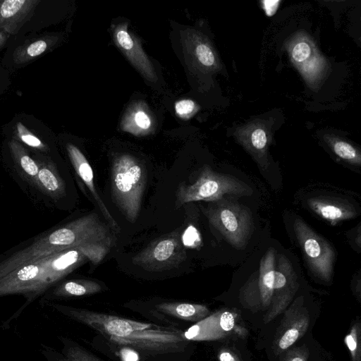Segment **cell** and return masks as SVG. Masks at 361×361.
Masks as SVG:
<instances>
[{"label":"cell","instance_id":"cell-29","mask_svg":"<svg viewBox=\"0 0 361 361\" xmlns=\"http://www.w3.org/2000/svg\"><path fill=\"white\" fill-rule=\"evenodd\" d=\"M20 137L22 140L30 146L36 147L42 145L41 141L32 134L23 133Z\"/></svg>","mask_w":361,"mask_h":361},{"label":"cell","instance_id":"cell-28","mask_svg":"<svg viewBox=\"0 0 361 361\" xmlns=\"http://www.w3.org/2000/svg\"><path fill=\"white\" fill-rule=\"evenodd\" d=\"M218 358L219 361H240L238 356L228 349H221L218 354Z\"/></svg>","mask_w":361,"mask_h":361},{"label":"cell","instance_id":"cell-11","mask_svg":"<svg viewBox=\"0 0 361 361\" xmlns=\"http://www.w3.org/2000/svg\"><path fill=\"white\" fill-rule=\"evenodd\" d=\"M114 39L129 61L147 80L154 81V67L142 49L139 40L128 30V23H121L113 30Z\"/></svg>","mask_w":361,"mask_h":361},{"label":"cell","instance_id":"cell-17","mask_svg":"<svg viewBox=\"0 0 361 361\" xmlns=\"http://www.w3.org/2000/svg\"><path fill=\"white\" fill-rule=\"evenodd\" d=\"M157 309L171 317L195 322L203 319L209 313L205 305L188 302H162L157 305Z\"/></svg>","mask_w":361,"mask_h":361},{"label":"cell","instance_id":"cell-26","mask_svg":"<svg viewBox=\"0 0 361 361\" xmlns=\"http://www.w3.org/2000/svg\"><path fill=\"white\" fill-rule=\"evenodd\" d=\"M47 46V43L44 41L38 40L27 47V53L30 56H37L46 50Z\"/></svg>","mask_w":361,"mask_h":361},{"label":"cell","instance_id":"cell-19","mask_svg":"<svg viewBox=\"0 0 361 361\" xmlns=\"http://www.w3.org/2000/svg\"><path fill=\"white\" fill-rule=\"evenodd\" d=\"M189 54L201 66L210 68L214 66L216 59L209 45L202 41H195L188 45Z\"/></svg>","mask_w":361,"mask_h":361},{"label":"cell","instance_id":"cell-25","mask_svg":"<svg viewBox=\"0 0 361 361\" xmlns=\"http://www.w3.org/2000/svg\"><path fill=\"white\" fill-rule=\"evenodd\" d=\"M308 352L306 348H295L286 355L283 361H307Z\"/></svg>","mask_w":361,"mask_h":361},{"label":"cell","instance_id":"cell-4","mask_svg":"<svg viewBox=\"0 0 361 361\" xmlns=\"http://www.w3.org/2000/svg\"><path fill=\"white\" fill-rule=\"evenodd\" d=\"M252 188L238 178L222 174L204 166L197 180L191 185L180 184L176 194V207L196 202H216L226 195L248 196L252 194Z\"/></svg>","mask_w":361,"mask_h":361},{"label":"cell","instance_id":"cell-12","mask_svg":"<svg viewBox=\"0 0 361 361\" xmlns=\"http://www.w3.org/2000/svg\"><path fill=\"white\" fill-rule=\"evenodd\" d=\"M66 148L76 173L88 188L106 220L113 229L118 230L117 222L114 220L96 190L94 173L89 161L82 152L75 145L68 144Z\"/></svg>","mask_w":361,"mask_h":361},{"label":"cell","instance_id":"cell-18","mask_svg":"<svg viewBox=\"0 0 361 361\" xmlns=\"http://www.w3.org/2000/svg\"><path fill=\"white\" fill-rule=\"evenodd\" d=\"M152 118L147 109L142 104H136L126 114L121 123L123 130L135 135H145L152 129Z\"/></svg>","mask_w":361,"mask_h":361},{"label":"cell","instance_id":"cell-13","mask_svg":"<svg viewBox=\"0 0 361 361\" xmlns=\"http://www.w3.org/2000/svg\"><path fill=\"white\" fill-rule=\"evenodd\" d=\"M307 203L315 214L331 225L353 219L357 214L352 204L335 198L315 197L308 199Z\"/></svg>","mask_w":361,"mask_h":361},{"label":"cell","instance_id":"cell-30","mask_svg":"<svg viewBox=\"0 0 361 361\" xmlns=\"http://www.w3.org/2000/svg\"><path fill=\"white\" fill-rule=\"evenodd\" d=\"M279 1H263V6L264 11L267 16H272L276 12Z\"/></svg>","mask_w":361,"mask_h":361},{"label":"cell","instance_id":"cell-15","mask_svg":"<svg viewBox=\"0 0 361 361\" xmlns=\"http://www.w3.org/2000/svg\"><path fill=\"white\" fill-rule=\"evenodd\" d=\"M101 285L94 281L74 279L57 283L41 297L40 301L54 302L57 300L87 296L102 291Z\"/></svg>","mask_w":361,"mask_h":361},{"label":"cell","instance_id":"cell-1","mask_svg":"<svg viewBox=\"0 0 361 361\" xmlns=\"http://www.w3.org/2000/svg\"><path fill=\"white\" fill-rule=\"evenodd\" d=\"M39 303L94 329L114 343L135 350L149 353H166L177 350L179 343L184 341L183 333L179 331L55 302L42 300Z\"/></svg>","mask_w":361,"mask_h":361},{"label":"cell","instance_id":"cell-8","mask_svg":"<svg viewBox=\"0 0 361 361\" xmlns=\"http://www.w3.org/2000/svg\"><path fill=\"white\" fill-rule=\"evenodd\" d=\"M275 259L276 250L270 247L261 259L257 275L254 274V278H251L244 286L241 298L250 308H268L271 305L273 299L286 290H276Z\"/></svg>","mask_w":361,"mask_h":361},{"label":"cell","instance_id":"cell-5","mask_svg":"<svg viewBox=\"0 0 361 361\" xmlns=\"http://www.w3.org/2000/svg\"><path fill=\"white\" fill-rule=\"evenodd\" d=\"M204 213L231 245L238 250L245 248L253 231V220L249 209L223 197L209 204Z\"/></svg>","mask_w":361,"mask_h":361},{"label":"cell","instance_id":"cell-7","mask_svg":"<svg viewBox=\"0 0 361 361\" xmlns=\"http://www.w3.org/2000/svg\"><path fill=\"white\" fill-rule=\"evenodd\" d=\"M187 255L178 232L153 240L132 258L133 264L149 271H162L178 267Z\"/></svg>","mask_w":361,"mask_h":361},{"label":"cell","instance_id":"cell-16","mask_svg":"<svg viewBox=\"0 0 361 361\" xmlns=\"http://www.w3.org/2000/svg\"><path fill=\"white\" fill-rule=\"evenodd\" d=\"M37 188L53 200L61 198L66 192L65 183L54 167L49 164H38Z\"/></svg>","mask_w":361,"mask_h":361},{"label":"cell","instance_id":"cell-2","mask_svg":"<svg viewBox=\"0 0 361 361\" xmlns=\"http://www.w3.org/2000/svg\"><path fill=\"white\" fill-rule=\"evenodd\" d=\"M89 260L79 249L71 248L22 265L0 279V297L20 295L22 306L1 328L7 329L32 302L56 285L66 276Z\"/></svg>","mask_w":361,"mask_h":361},{"label":"cell","instance_id":"cell-22","mask_svg":"<svg viewBox=\"0 0 361 361\" xmlns=\"http://www.w3.org/2000/svg\"><path fill=\"white\" fill-rule=\"evenodd\" d=\"M27 3L25 1L20 0H7L1 2L0 16L2 19H8L20 11L24 4Z\"/></svg>","mask_w":361,"mask_h":361},{"label":"cell","instance_id":"cell-9","mask_svg":"<svg viewBox=\"0 0 361 361\" xmlns=\"http://www.w3.org/2000/svg\"><path fill=\"white\" fill-rule=\"evenodd\" d=\"M232 333L243 336V328L237 325L233 312L220 310L196 322L183 336L189 341H212L224 338Z\"/></svg>","mask_w":361,"mask_h":361},{"label":"cell","instance_id":"cell-14","mask_svg":"<svg viewBox=\"0 0 361 361\" xmlns=\"http://www.w3.org/2000/svg\"><path fill=\"white\" fill-rule=\"evenodd\" d=\"M61 348L57 349L41 343L39 351L47 361H103L73 340L59 337Z\"/></svg>","mask_w":361,"mask_h":361},{"label":"cell","instance_id":"cell-3","mask_svg":"<svg viewBox=\"0 0 361 361\" xmlns=\"http://www.w3.org/2000/svg\"><path fill=\"white\" fill-rule=\"evenodd\" d=\"M146 180L145 167L133 155L122 154L113 160L111 175L113 199L131 223L139 216Z\"/></svg>","mask_w":361,"mask_h":361},{"label":"cell","instance_id":"cell-27","mask_svg":"<svg viewBox=\"0 0 361 361\" xmlns=\"http://www.w3.org/2000/svg\"><path fill=\"white\" fill-rule=\"evenodd\" d=\"M121 361H138L139 355L137 352L129 347L124 346L119 351Z\"/></svg>","mask_w":361,"mask_h":361},{"label":"cell","instance_id":"cell-24","mask_svg":"<svg viewBox=\"0 0 361 361\" xmlns=\"http://www.w3.org/2000/svg\"><path fill=\"white\" fill-rule=\"evenodd\" d=\"M196 104L191 99H182L175 104L176 114L182 118H188L196 111Z\"/></svg>","mask_w":361,"mask_h":361},{"label":"cell","instance_id":"cell-20","mask_svg":"<svg viewBox=\"0 0 361 361\" xmlns=\"http://www.w3.org/2000/svg\"><path fill=\"white\" fill-rule=\"evenodd\" d=\"M331 145L334 153L338 157L354 165H360V154L350 144L337 140L332 142Z\"/></svg>","mask_w":361,"mask_h":361},{"label":"cell","instance_id":"cell-10","mask_svg":"<svg viewBox=\"0 0 361 361\" xmlns=\"http://www.w3.org/2000/svg\"><path fill=\"white\" fill-rule=\"evenodd\" d=\"M310 316L298 298L286 311L273 342V350L277 355L290 348L306 332Z\"/></svg>","mask_w":361,"mask_h":361},{"label":"cell","instance_id":"cell-23","mask_svg":"<svg viewBox=\"0 0 361 361\" xmlns=\"http://www.w3.org/2000/svg\"><path fill=\"white\" fill-rule=\"evenodd\" d=\"M311 54L312 49L310 44L304 41L296 43L292 49V58L298 63H305V61L310 58Z\"/></svg>","mask_w":361,"mask_h":361},{"label":"cell","instance_id":"cell-6","mask_svg":"<svg viewBox=\"0 0 361 361\" xmlns=\"http://www.w3.org/2000/svg\"><path fill=\"white\" fill-rule=\"evenodd\" d=\"M293 228L311 271L321 280L329 281L336 258L332 245L300 218L295 219Z\"/></svg>","mask_w":361,"mask_h":361},{"label":"cell","instance_id":"cell-21","mask_svg":"<svg viewBox=\"0 0 361 361\" xmlns=\"http://www.w3.org/2000/svg\"><path fill=\"white\" fill-rule=\"evenodd\" d=\"M344 341L350 351L351 360L361 361L360 322L354 324L349 334L345 337Z\"/></svg>","mask_w":361,"mask_h":361}]
</instances>
